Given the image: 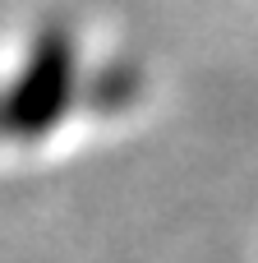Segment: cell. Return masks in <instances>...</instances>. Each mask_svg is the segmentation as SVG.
<instances>
[{
    "mask_svg": "<svg viewBox=\"0 0 258 263\" xmlns=\"http://www.w3.org/2000/svg\"><path fill=\"white\" fill-rule=\"evenodd\" d=\"M69 92H74V46L65 32H46L23 69V79L14 83V97H9V125L14 134H46L65 106H69Z\"/></svg>",
    "mask_w": 258,
    "mask_h": 263,
    "instance_id": "1",
    "label": "cell"
}]
</instances>
